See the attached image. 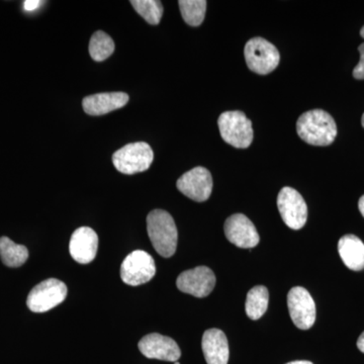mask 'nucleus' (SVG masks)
<instances>
[{
	"label": "nucleus",
	"instance_id": "1a4fd4ad",
	"mask_svg": "<svg viewBox=\"0 0 364 364\" xmlns=\"http://www.w3.org/2000/svg\"><path fill=\"white\" fill-rule=\"evenodd\" d=\"M287 306L294 324L309 330L315 324L316 304L311 294L301 287H294L287 294Z\"/></svg>",
	"mask_w": 364,
	"mask_h": 364
},
{
	"label": "nucleus",
	"instance_id": "423d86ee",
	"mask_svg": "<svg viewBox=\"0 0 364 364\" xmlns=\"http://www.w3.org/2000/svg\"><path fill=\"white\" fill-rule=\"evenodd\" d=\"M67 287L61 280L46 279L28 294L26 306L33 313H45L65 301Z\"/></svg>",
	"mask_w": 364,
	"mask_h": 364
},
{
	"label": "nucleus",
	"instance_id": "9b49d317",
	"mask_svg": "<svg viewBox=\"0 0 364 364\" xmlns=\"http://www.w3.org/2000/svg\"><path fill=\"white\" fill-rule=\"evenodd\" d=\"M177 289L196 298H205L215 286V275L210 268L198 267L186 270L177 277Z\"/></svg>",
	"mask_w": 364,
	"mask_h": 364
},
{
	"label": "nucleus",
	"instance_id": "f03ea898",
	"mask_svg": "<svg viewBox=\"0 0 364 364\" xmlns=\"http://www.w3.org/2000/svg\"><path fill=\"white\" fill-rule=\"evenodd\" d=\"M147 231L151 243L162 257L174 255L178 242V232L172 215L166 210H154L147 217Z\"/></svg>",
	"mask_w": 364,
	"mask_h": 364
},
{
	"label": "nucleus",
	"instance_id": "bb28decb",
	"mask_svg": "<svg viewBox=\"0 0 364 364\" xmlns=\"http://www.w3.org/2000/svg\"><path fill=\"white\" fill-rule=\"evenodd\" d=\"M287 364H314V363H311V361H308V360H296V361H291V363H289Z\"/></svg>",
	"mask_w": 364,
	"mask_h": 364
},
{
	"label": "nucleus",
	"instance_id": "f257e3e1",
	"mask_svg": "<svg viewBox=\"0 0 364 364\" xmlns=\"http://www.w3.org/2000/svg\"><path fill=\"white\" fill-rule=\"evenodd\" d=\"M296 131L301 140L313 146H329L337 136V126L331 114L312 109L299 117Z\"/></svg>",
	"mask_w": 364,
	"mask_h": 364
},
{
	"label": "nucleus",
	"instance_id": "393cba45",
	"mask_svg": "<svg viewBox=\"0 0 364 364\" xmlns=\"http://www.w3.org/2000/svg\"><path fill=\"white\" fill-rule=\"evenodd\" d=\"M358 347L359 350L364 353V332L360 335L358 340Z\"/></svg>",
	"mask_w": 364,
	"mask_h": 364
},
{
	"label": "nucleus",
	"instance_id": "412c9836",
	"mask_svg": "<svg viewBox=\"0 0 364 364\" xmlns=\"http://www.w3.org/2000/svg\"><path fill=\"white\" fill-rule=\"evenodd\" d=\"M114 51V43L107 33L97 31L93 33L90 43L91 58L95 61H105Z\"/></svg>",
	"mask_w": 364,
	"mask_h": 364
},
{
	"label": "nucleus",
	"instance_id": "9d476101",
	"mask_svg": "<svg viewBox=\"0 0 364 364\" xmlns=\"http://www.w3.org/2000/svg\"><path fill=\"white\" fill-rule=\"evenodd\" d=\"M176 186L191 200L198 203L205 202L212 195V174L205 167H196L181 176L176 182Z\"/></svg>",
	"mask_w": 364,
	"mask_h": 364
},
{
	"label": "nucleus",
	"instance_id": "0eeeda50",
	"mask_svg": "<svg viewBox=\"0 0 364 364\" xmlns=\"http://www.w3.org/2000/svg\"><path fill=\"white\" fill-rule=\"evenodd\" d=\"M156 273L155 261L149 253L136 250L129 254L121 267V279L124 284L138 287L147 284Z\"/></svg>",
	"mask_w": 364,
	"mask_h": 364
},
{
	"label": "nucleus",
	"instance_id": "6ab92c4d",
	"mask_svg": "<svg viewBox=\"0 0 364 364\" xmlns=\"http://www.w3.org/2000/svg\"><path fill=\"white\" fill-rule=\"evenodd\" d=\"M269 294L263 286L254 287L248 291L246 299L245 311L251 320H258L264 315L268 308Z\"/></svg>",
	"mask_w": 364,
	"mask_h": 364
},
{
	"label": "nucleus",
	"instance_id": "c85d7f7f",
	"mask_svg": "<svg viewBox=\"0 0 364 364\" xmlns=\"http://www.w3.org/2000/svg\"><path fill=\"white\" fill-rule=\"evenodd\" d=\"M361 124H363V127L364 128V114H363V119H361Z\"/></svg>",
	"mask_w": 364,
	"mask_h": 364
},
{
	"label": "nucleus",
	"instance_id": "5701e85b",
	"mask_svg": "<svg viewBox=\"0 0 364 364\" xmlns=\"http://www.w3.org/2000/svg\"><path fill=\"white\" fill-rule=\"evenodd\" d=\"M358 51L360 53V60L358 65L353 69V77L358 80L364 79V43L358 47Z\"/></svg>",
	"mask_w": 364,
	"mask_h": 364
},
{
	"label": "nucleus",
	"instance_id": "a878e982",
	"mask_svg": "<svg viewBox=\"0 0 364 364\" xmlns=\"http://www.w3.org/2000/svg\"><path fill=\"white\" fill-rule=\"evenodd\" d=\"M358 208L360 210L361 215L364 218V196H361L358 202Z\"/></svg>",
	"mask_w": 364,
	"mask_h": 364
},
{
	"label": "nucleus",
	"instance_id": "4be33fe9",
	"mask_svg": "<svg viewBox=\"0 0 364 364\" xmlns=\"http://www.w3.org/2000/svg\"><path fill=\"white\" fill-rule=\"evenodd\" d=\"M132 6L136 13L150 25L156 26L161 21L163 6L157 0H132Z\"/></svg>",
	"mask_w": 364,
	"mask_h": 364
},
{
	"label": "nucleus",
	"instance_id": "6e6552de",
	"mask_svg": "<svg viewBox=\"0 0 364 364\" xmlns=\"http://www.w3.org/2000/svg\"><path fill=\"white\" fill-rule=\"evenodd\" d=\"M277 208L282 221L293 230H299L305 226L308 220V207L305 200L296 189L284 188L277 196Z\"/></svg>",
	"mask_w": 364,
	"mask_h": 364
},
{
	"label": "nucleus",
	"instance_id": "aec40b11",
	"mask_svg": "<svg viewBox=\"0 0 364 364\" xmlns=\"http://www.w3.org/2000/svg\"><path fill=\"white\" fill-rule=\"evenodd\" d=\"M181 16L188 25L198 26L205 20L207 1L205 0H179Z\"/></svg>",
	"mask_w": 364,
	"mask_h": 364
},
{
	"label": "nucleus",
	"instance_id": "7ed1b4c3",
	"mask_svg": "<svg viewBox=\"0 0 364 364\" xmlns=\"http://www.w3.org/2000/svg\"><path fill=\"white\" fill-rule=\"evenodd\" d=\"M223 140L238 149H246L253 141L252 123L240 111L223 112L218 119Z\"/></svg>",
	"mask_w": 364,
	"mask_h": 364
},
{
	"label": "nucleus",
	"instance_id": "ddd939ff",
	"mask_svg": "<svg viewBox=\"0 0 364 364\" xmlns=\"http://www.w3.org/2000/svg\"><path fill=\"white\" fill-rule=\"evenodd\" d=\"M139 350L145 358L176 363L181 356L178 345L170 337L157 333L146 335L139 342Z\"/></svg>",
	"mask_w": 364,
	"mask_h": 364
},
{
	"label": "nucleus",
	"instance_id": "c756f323",
	"mask_svg": "<svg viewBox=\"0 0 364 364\" xmlns=\"http://www.w3.org/2000/svg\"><path fill=\"white\" fill-rule=\"evenodd\" d=\"M174 364H181L178 363V361H176V363H174Z\"/></svg>",
	"mask_w": 364,
	"mask_h": 364
},
{
	"label": "nucleus",
	"instance_id": "20e7f679",
	"mask_svg": "<svg viewBox=\"0 0 364 364\" xmlns=\"http://www.w3.org/2000/svg\"><path fill=\"white\" fill-rule=\"evenodd\" d=\"M112 159L117 171L132 176L149 169L154 160V153L149 144L131 143L117 150Z\"/></svg>",
	"mask_w": 364,
	"mask_h": 364
},
{
	"label": "nucleus",
	"instance_id": "f3484780",
	"mask_svg": "<svg viewBox=\"0 0 364 364\" xmlns=\"http://www.w3.org/2000/svg\"><path fill=\"white\" fill-rule=\"evenodd\" d=\"M338 252L349 269L353 272L364 269V244L355 235H345L340 239Z\"/></svg>",
	"mask_w": 364,
	"mask_h": 364
},
{
	"label": "nucleus",
	"instance_id": "b1692460",
	"mask_svg": "<svg viewBox=\"0 0 364 364\" xmlns=\"http://www.w3.org/2000/svg\"><path fill=\"white\" fill-rule=\"evenodd\" d=\"M42 4L43 1H40V0H26V1L23 2V9H25L26 11H33L39 9Z\"/></svg>",
	"mask_w": 364,
	"mask_h": 364
},
{
	"label": "nucleus",
	"instance_id": "f8f14e48",
	"mask_svg": "<svg viewBox=\"0 0 364 364\" xmlns=\"http://www.w3.org/2000/svg\"><path fill=\"white\" fill-rule=\"evenodd\" d=\"M224 230L228 240L237 247L253 248L259 243V234L245 215L235 214L228 218Z\"/></svg>",
	"mask_w": 364,
	"mask_h": 364
},
{
	"label": "nucleus",
	"instance_id": "4468645a",
	"mask_svg": "<svg viewBox=\"0 0 364 364\" xmlns=\"http://www.w3.org/2000/svg\"><path fill=\"white\" fill-rule=\"evenodd\" d=\"M98 247V236L90 227H80L72 234L69 251L72 258L80 264L95 260Z\"/></svg>",
	"mask_w": 364,
	"mask_h": 364
},
{
	"label": "nucleus",
	"instance_id": "dca6fc26",
	"mask_svg": "<svg viewBox=\"0 0 364 364\" xmlns=\"http://www.w3.org/2000/svg\"><path fill=\"white\" fill-rule=\"evenodd\" d=\"M202 348L208 364H228L229 343L222 330L213 328L203 333Z\"/></svg>",
	"mask_w": 364,
	"mask_h": 364
},
{
	"label": "nucleus",
	"instance_id": "a211bd4d",
	"mask_svg": "<svg viewBox=\"0 0 364 364\" xmlns=\"http://www.w3.org/2000/svg\"><path fill=\"white\" fill-rule=\"evenodd\" d=\"M0 257L4 265L9 267H20L28 258L26 246L14 243L7 237L0 238Z\"/></svg>",
	"mask_w": 364,
	"mask_h": 364
},
{
	"label": "nucleus",
	"instance_id": "2eb2a0df",
	"mask_svg": "<svg viewBox=\"0 0 364 364\" xmlns=\"http://www.w3.org/2000/svg\"><path fill=\"white\" fill-rule=\"evenodd\" d=\"M124 92H105L88 95L82 102L83 109L90 116H102L122 109L129 102Z\"/></svg>",
	"mask_w": 364,
	"mask_h": 364
},
{
	"label": "nucleus",
	"instance_id": "39448f33",
	"mask_svg": "<svg viewBox=\"0 0 364 364\" xmlns=\"http://www.w3.org/2000/svg\"><path fill=\"white\" fill-rule=\"evenodd\" d=\"M248 68L259 75H267L279 64L280 55L274 45L263 38L249 40L244 49Z\"/></svg>",
	"mask_w": 364,
	"mask_h": 364
},
{
	"label": "nucleus",
	"instance_id": "cd10ccee",
	"mask_svg": "<svg viewBox=\"0 0 364 364\" xmlns=\"http://www.w3.org/2000/svg\"><path fill=\"white\" fill-rule=\"evenodd\" d=\"M360 36H361V37H363V39H364V26H363V28H361V31H360Z\"/></svg>",
	"mask_w": 364,
	"mask_h": 364
}]
</instances>
